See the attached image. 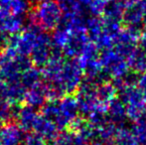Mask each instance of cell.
<instances>
[{
	"instance_id": "6da1fadb",
	"label": "cell",
	"mask_w": 146,
	"mask_h": 145,
	"mask_svg": "<svg viewBox=\"0 0 146 145\" xmlns=\"http://www.w3.org/2000/svg\"><path fill=\"white\" fill-rule=\"evenodd\" d=\"M29 16L31 23L37 24L47 31H51L54 30L61 21L62 9L55 0H41Z\"/></svg>"
},
{
	"instance_id": "7a4b0ae2",
	"label": "cell",
	"mask_w": 146,
	"mask_h": 145,
	"mask_svg": "<svg viewBox=\"0 0 146 145\" xmlns=\"http://www.w3.org/2000/svg\"><path fill=\"white\" fill-rule=\"evenodd\" d=\"M52 40L48 33L41 32L37 38L36 45L31 52V62L36 67H44L50 59L52 51Z\"/></svg>"
},
{
	"instance_id": "3957f363",
	"label": "cell",
	"mask_w": 146,
	"mask_h": 145,
	"mask_svg": "<svg viewBox=\"0 0 146 145\" xmlns=\"http://www.w3.org/2000/svg\"><path fill=\"white\" fill-rule=\"evenodd\" d=\"M26 132L16 123H9L0 128L1 145H22Z\"/></svg>"
},
{
	"instance_id": "277c9868",
	"label": "cell",
	"mask_w": 146,
	"mask_h": 145,
	"mask_svg": "<svg viewBox=\"0 0 146 145\" xmlns=\"http://www.w3.org/2000/svg\"><path fill=\"white\" fill-rule=\"evenodd\" d=\"M22 26L23 19L20 15H15L0 8V31L13 35L21 31Z\"/></svg>"
},
{
	"instance_id": "5b68a950",
	"label": "cell",
	"mask_w": 146,
	"mask_h": 145,
	"mask_svg": "<svg viewBox=\"0 0 146 145\" xmlns=\"http://www.w3.org/2000/svg\"><path fill=\"white\" fill-rule=\"evenodd\" d=\"M47 99V91L45 83L39 81L35 85L31 87L26 91L24 101L27 103V105H30L35 109L41 107L45 105Z\"/></svg>"
},
{
	"instance_id": "8992f818",
	"label": "cell",
	"mask_w": 146,
	"mask_h": 145,
	"mask_svg": "<svg viewBox=\"0 0 146 145\" xmlns=\"http://www.w3.org/2000/svg\"><path fill=\"white\" fill-rule=\"evenodd\" d=\"M39 116H40V114L38 113L35 107H32L30 105H25L23 107H20L19 109L17 117H16L18 121L17 124L25 132L32 131Z\"/></svg>"
},
{
	"instance_id": "52a82bcc",
	"label": "cell",
	"mask_w": 146,
	"mask_h": 145,
	"mask_svg": "<svg viewBox=\"0 0 146 145\" xmlns=\"http://www.w3.org/2000/svg\"><path fill=\"white\" fill-rule=\"evenodd\" d=\"M57 130L58 128L56 127V125L43 115L39 116L33 128V131L45 140H52L53 138H55V136L57 135Z\"/></svg>"
},
{
	"instance_id": "ba28073f",
	"label": "cell",
	"mask_w": 146,
	"mask_h": 145,
	"mask_svg": "<svg viewBox=\"0 0 146 145\" xmlns=\"http://www.w3.org/2000/svg\"><path fill=\"white\" fill-rule=\"evenodd\" d=\"M27 89L23 85V83L20 81L7 83V95L8 99L11 103H19L20 101H24Z\"/></svg>"
},
{
	"instance_id": "9c48e42d",
	"label": "cell",
	"mask_w": 146,
	"mask_h": 145,
	"mask_svg": "<svg viewBox=\"0 0 146 145\" xmlns=\"http://www.w3.org/2000/svg\"><path fill=\"white\" fill-rule=\"evenodd\" d=\"M41 77H42V73L37 68L31 67V68L24 71L21 73V83L28 89L31 87L35 85L36 83H38L40 81Z\"/></svg>"
},
{
	"instance_id": "30bf717a",
	"label": "cell",
	"mask_w": 146,
	"mask_h": 145,
	"mask_svg": "<svg viewBox=\"0 0 146 145\" xmlns=\"http://www.w3.org/2000/svg\"><path fill=\"white\" fill-rule=\"evenodd\" d=\"M51 145H75V141L72 135L69 133H63L58 136H55V138L52 139Z\"/></svg>"
},
{
	"instance_id": "8fae6325",
	"label": "cell",
	"mask_w": 146,
	"mask_h": 145,
	"mask_svg": "<svg viewBox=\"0 0 146 145\" xmlns=\"http://www.w3.org/2000/svg\"><path fill=\"white\" fill-rule=\"evenodd\" d=\"M45 141L46 140L43 139L41 136H39L38 134H36L34 132V133H30V134L26 133L23 144L24 145H45Z\"/></svg>"
},
{
	"instance_id": "7c38bea8",
	"label": "cell",
	"mask_w": 146,
	"mask_h": 145,
	"mask_svg": "<svg viewBox=\"0 0 146 145\" xmlns=\"http://www.w3.org/2000/svg\"><path fill=\"white\" fill-rule=\"evenodd\" d=\"M8 41V36L7 34L3 33V32L0 31V46H3L7 43Z\"/></svg>"
},
{
	"instance_id": "4fadbf2b",
	"label": "cell",
	"mask_w": 146,
	"mask_h": 145,
	"mask_svg": "<svg viewBox=\"0 0 146 145\" xmlns=\"http://www.w3.org/2000/svg\"><path fill=\"white\" fill-rule=\"evenodd\" d=\"M28 2H32V3H39L41 0H27Z\"/></svg>"
},
{
	"instance_id": "5bb4252c",
	"label": "cell",
	"mask_w": 146,
	"mask_h": 145,
	"mask_svg": "<svg viewBox=\"0 0 146 145\" xmlns=\"http://www.w3.org/2000/svg\"><path fill=\"white\" fill-rule=\"evenodd\" d=\"M2 126H3V120H2L1 118H0V128H1Z\"/></svg>"
},
{
	"instance_id": "9a60e30c",
	"label": "cell",
	"mask_w": 146,
	"mask_h": 145,
	"mask_svg": "<svg viewBox=\"0 0 146 145\" xmlns=\"http://www.w3.org/2000/svg\"><path fill=\"white\" fill-rule=\"evenodd\" d=\"M0 145H1V143H0Z\"/></svg>"
}]
</instances>
